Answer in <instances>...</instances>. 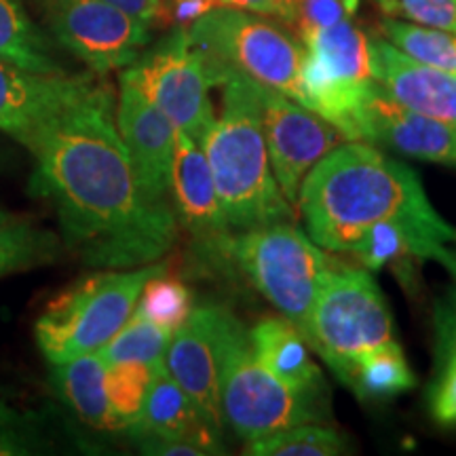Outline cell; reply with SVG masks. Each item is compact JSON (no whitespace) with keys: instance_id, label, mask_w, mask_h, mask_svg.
<instances>
[{"instance_id":"obj_32","label":"cell","mask_w":456,"mask_h":456,"mask_svg":"<svg viewBox=\"0 0 456 456\" xmlns=\"http://www.w3.org/2000/svg\"><path fill=\"white\" fill-rule=\"evenodd\" d=\"M138 446L144 454L159 456H212L226 452L220 442V431L214 427L171 440H144L138 442Z\"/></svg>"},{"instance_id":"obj_22","label":"cell","mask_w":456,"mask_h":456,"mask_svg":"<svg viewBox=\"0 0 456 456\" xmlns=\"http://www.w3.org/2000/svg\"><path fill=\"white\" fill-rule=\"evenodd\" d=\"M0 61L38 74L66 72L20 0H0Z\"/></svg>"},{"instance_id":"obj_1","label":"cell","mask_w":456,"mask_h":456,"mask_svg":"<svg viewBox=\"0 0 456 456\" xmlns=\"http://www.w3.org/2000/svg\"><path fill=\"white\" fill-rule=\"evenodd\" d=\"M30 152L37 161L32 192L53 205L64 243L85 265L135 269L174 248V208L142 191L104 81L51 118Z\"/></svg>"},{"instance_id":"obj_4","label":"cell","mask_w":456,"mask_h":456,"mask_svg":"<svg viewBox=\"0 0 456 456\" xmlns=\"http://www.w3.org/2000/svg\"><path fill=\"white\" fill-rule=\"evenodd\" d=\"M205 262L241 273L306 338L313 305L336 262L294 222L231 231Z\"/></svg>"},{"instance_id":"obj_8","label":"cell","mask_w":456,"mask_h":456,"mask_svg":"<svg viewBox=\"0 0 456 456\" xmlns=\"http://www.w3.org/2000/svg\"><path fill=\"white\" fill-rule=\"evenodd\" d=\"M330 391H296L256 359L249 334L239 323L226 346L220 380L222 419L245 442L296 425L330 420Z\"/></svg>"},{"instance_id":"obj_6","label":"cell","mask_w":456,"mask_h":456,"mask_svg":"<svg viewBox=\"0 0 456 456\" xmlns=\"http://www.w3.org/2000/svg\"><path fill=\"white\" fill-rule=\"evenodd\" d=\"M165 271V262L135 269H104L64 289L49 302L34 326L45 359L64 363L100 351L134 315L148 279Z\"/></svg>"},{"instance_id":"obj_10","label":"cell","mask_w":456,"mask_h":456,"mask_svg":"<svg viewBox=\"0 0 456 456\" xmlns=\"http://www.w3.org/2000/svg\"><path fill=\"white\" fill-rule=\"evenodd\" d=\"M121 78L135 85L175 129L201 144L216 118L209 100L212 83L188 43L186 28L175 26L155 47L142 51Z\"/></svg>"},{"instance_id":"obj_23","label":"cell","mask_w":456,"mask_h":456,"mask_svg":"<svg viewBox=\"0 0 456 456\" xmlns=\"http://www.w3.org/2000/svg\"><path fill=\"white\" fill-rule=\"evenodd\" d=\"M345 385L362 399L387 402L414 389L416 376L399 342L363 353L346 374Z\"/></svg>"},{"instance_id":"obj_31","label":"cell","mask_w":456,"mask_h":456,"mask_svg":"<svg viewBox=\"0 0 456 456\" xmlns=\"http://www.w3.org/2000/svg\"><path fill=\"white\" fill-rule=\"evenodd\" d=\"M387 17L456 34V0H374Z\"/></svg>"},{"instance_id":"obj_12","label":"cell","mask_w":456,"mask_h":456,"mask_svg":"<svg viewBox=\"0 0 456 456\" xmlns=\"http://www.w3.org/2000/svg\"><path fill=\"white\" fill-rule=\"evenodd\" d=\"M258 106L273 174L283 197L298 212L300 186L306 174L340 146L345 135L317 112L260 83Z\"/></svg>"},{"instance_id":"obj_30","label":"cell","mask_w":456,"mask_h":456,"mask_svg":"<svg viewBox=\"0 0 456 456\" xmlns=\"http://www.w3.org/2000/svg\"><path fill=\"white\" fill-rule=\"evenodd\" d=\"M359 9V0H285L281 20L296 38L306 34L338 24V21L353 20Z\"/></svg>"},{"instance_id":"obj_28","label":"cell","mask_w":456,"mask_h":456,"mask_svg":"<svg viewBox=\"0 0 456 456\" xmlns=\"http://www.w3.org/2000/svg\"><path fill=\"white\" fill-rule=\"evenodd\" d=\"M192 309H195V305H192V294L186 288V283L161 273V275L148 279L134 313L157 323L159 328L175 332L186 322Z\"/></svg>"},{"instance_id":"obj_5","label":"cell","mask_w":456,"mask_h":456,"mask_svg":"<svg viewBox=\"0 0 456 456\" xmlns=\"http://www.w3.org/2000/svg\"><path fill=\"white\" fill-rule=\"evenodd\" d=\"M186 34L212 87L241 74L298 102L302 43L269 17L216 7L186 26Z\"/></svg>"},{"instance_id":"obj_13","label":"cell","mask_w":456,"mask_h":456,"mask_svg":"<svg viewBox=\"0 0 456 456\" xmlns=\"http://www.w3.org/2000/svg\"><path fill=\"white\" fill-rule=\"evenodd\" d=\"M235 313L224 306L199 305L182 326L171 334L165 370L197 402L212 423L222 429L220 380L226 346L239 326Z\"/></svg>"},{"instance_id":"obj_2","label":"cell","mask_w":456,"mask_h":456,"mask_svg":"<svg viewBox=\"0 0 456 456\" xmlns=\"http://www.w3.org/2000/svg\"><path fill=\"white\" fill-rule=\"evenodd\" d=\"M298 212L309 237L330 254H346L380 222L402 224L440 248H456V228L433 208L419 174L366 142L336 146L306 174Z\"/></svg>"},{"instance_id":"obj_34","label":"cell","mask_w":456,"mask_h":456,"mask_svg":"<svg viewBox=\"0 0 456 456\" xmlns=\"http://www.w3.org/2000/svg\"><path fill=\"white\" fill-rule=\"evenodd\" d=\"M433 328H436V363L456 357V283L436 302L433 313Z\"/></svg>"},{"instance_id":"obj_24","label":"cell","mask_w":456,"mask_h":456,"mask_svg":"<svg viewBox=\"0 0 456 456\" xmlns=\"http://www.w3.org/2000/svg\"><path fill=\"white\" fill-rule=\"evenodd\" d=\"M57 252L60 241L53 232L0 208V277L49 265Z\"/></svg>"},{"instance_id":"obj_17","label":"cell","mask_w":456,"mask_h":456,"mask_svg":"<svg viewBox=\"0 0 456 456\" xmlns=\"http://www.w3.org/2000/svg\"><path fill=\"white\" fill-rule=\"evenodd\" d=\"M171 208L178 226L195 239L197 252L205 262L231 232L216 192L208 157L197 140L175 129V152L171 167Z\"/></svg>"},{"instance_id":"obj_9","label":"cell","mask_w":456,"mask_h":456,"mask_svg":"<svg viewBox=\"0 0 456 456\" xmlns=\"http://www.w3.org/2000/svg\"><path fill=\"white\" fill-rule=\"evenodd\" d=\"M302 104L332 123L346 142H357V125L374 87L368 37L353 20L319 28L300 38Z\"/></svg>"},{"instance_id":"obj_18","label":"cell","mask_w":456,"mask_h":456,"mask_svg":"<svg viewBox=\"0 0 456 456\" xmlns=\"http://www.w3.org/2000/svg\"><path fill=\"white\" fill-rule=\"evenodd\" d=\"M370 70L374 83L408 110L456 125V74L412 60L387 43L368 37Z\"/></svg>"},{"instance_id":"obj_27","label":"cell","mask_w":456,"mask_h":456,"mask_svg":"<svg viewBox=\"0 0 456 456\" xmlns=\"http://www.w3.org/2000/svg\"><path fill=\"white\" fill-rule=\"evenodd\" d=\"M169 330L159 328L157 323L148 322L138 313H134L125 326L106 342L98 351L106 366L112 363H148V366H161L165 353H167Z\"/></svg>"},{"instance_id":"obj_16","label":"cell","mask_w":456,"mask_h":456,"mask_svg":"<svg viewBox=\"0 0 456 456\" xmlns=\"http://www.w3.org/2000/svg\"><path fill=\"white\" fill-rule=\"evenodd\" d=\"M357 142L380 144L403 157L456 167V125L408 110L376 83L359 117Z\"/></svg>"},{"instance_id":"obj_14","label":"cell","mask_w":456,"mask_h":456,"mask_svg":"<svg viewBox=\"0 0 456 456\" xmlns=\"http://www.w3.org/2000/svg\"><path fill=\"white\" fill-rule=\"evenodd\" d=\"M95 81V72L38 74L0 61V131L30 151L45 125Z\"/></svg>"},{"instance_id":"obj_7","label":"cell","mask_w":456,"mask_h":456,"mask_svg":"<svg viewBox=\"0 0 456 456\" xmlns=\"http://www.w3.org/2000/svg\"><path fill=\"white\" fill-rule=\"evenodd\" d=\"M306 342L340 383L363 353L395 342L389 305L368 269L336 265L313 305Z\"/></svg>"},{"instance_id":"obj_33","label":"cell","mask_w":456,"mask_h":456,"mask_svg":"<svg viewBox=\"0 0 456 456\" xmlns=\"http://www.w3.org/2000/svg\"><path fill=\"white\" fill-rule=\"evenodd\" d=\"M431 419L446 429H456V357L437 366V376L429 387Z\"/></svg>"},{"instance_id":"obj_11","label":"cell","mask_w":456,"mask_h":456,"mask_svg":"<svg viewBox=\"0 0 456 456\" xmlns=\"http://www.w3.org/2000/svg\"><path fill=\"white\" fill-rule=\"evenodd\" d=\"M55 41L91 72L125 70L151 43V26L104 0H43Z\"/></svg>"},{"instance_id":"obj_21","label":"cell","mask_w":456,"mask_h":456,"mask_svg":"<svg viewBox=\"0 0 456 456\" xmlns=\"http://www.w3.org/2000/svg\"><path fill=\"white\" fill-rule=\"evenodd\" d=\"M51 383L85 423L104 431H123L106 395V363L98 351L53 363Z\"/></svg>"},{"instance_id":"obj_25","label":"cell","mask_w":456,"mask_h":456,"mask_svg":"<svg viewBox=\"0 0 456 456\" xmlns=\"http://www.w3.org/2000/svg\"><path fill=\"white\" fill-rule=\"evenodd\" d=\"M379 37L420 64L456 74V34L452 32L385 17L379 24Z\"/></svg>"},{"instance_id":"obj_36","label":"cell","mask_w":456,"mask_h":456,"mask_svg":"<svg viewBox=\"0 0 456 456\" xmlns=\"http://www.w3.org/2000/svg\"><path fill=\"white\" fill-rule=\"evenodd\" d=\"M216 7H228V9H243L252 11V13L265 15V17H277L281 20L285 0H212Z\"/></svg>"},{"instance_id":"obj_35","label":"cell","mask_w":456,"mask_h":456,"mask_svg":"<svg viewBox=\"0 0 456 456\" xmlns=\"http://www.w3.org/2000/svg\"><path fill=\"white\" fill-rule=\"evenodd\" d=\"M148 26H171L167 0H104Z\"/></svg>"},{"instance_id":"obj_29","label":"cell","mask_w":456,"mask_h":456,"mask_svg":"<svg viewBox=\"0 0 456 456\" xmlns=\"http://www.w3.org/2000/svg\"><path fill=\"white\" fill-rule=\"evenodd\" d=\"M161 366H148V363H112V366H106V395L123 431L138 419L148 385Z\"/></svg>"},{"instance_id":"obj_3","label":"cell","mask_w":456,"mask_h":456,"mask_svg":"<svg viewBox=\"0 0 456 456\" xmlns=\"http://www.w3.org/2000/svg\"><path fill=\"white\" fill-rule=\"evenodd\" d=\"M222 114L208 129L203 148L231 231L294 222L296 209L273 174L262 134L258 83L241 74L222 81Z\"/></svg>"},{"instance_id":"obj_26","label":"cell","mask_w":456,"mask_h":456,"mask_svg":"<svg viewBox=\"0 0 456 456\" xmlns=\"http://www.w3.org/2000/svg\"><path fill=\"white\" fill-rule=\"evenodd\" d=\"M349 452L345 436L323 423L296 425L248 442L249 456H340Z\"/></svg>"},{"instance_id":"obj_37","label":"cell","mask_w":456,"mask_h":456,"mask_svg":"<svg viewBox=\"0 0 456 456\" xmlns=\"http://www.w3.org/2000/svg\"><path fill=\"white\" fill-rule=\"evenodd\" d=\"M3 161H4V155H3V151H0V167H3Z\"/></svg>"},{"instance_id":"obj_15","label":"cell","mask_w":456,"mask_h":456,"mask_svg":"<svg viewBox=\"0 0 456 456\" xmlns=\"http://www.w3.org/2000/svg\"><path fill=\"white\" fill-rule=\"evenodd\" d=\"M117 127L144 195L155 203L171 205L175 127L135 85L123 78L117 104Z\"/></svg>"},{"instance_id":"obj_19","label":"cell","mask_w":456,"mask_h":456,"mask_svg":"<svg viewBox=\"0 0 456 456\" xmlns=\"http://www.w3.org/2000/svg\"><path fill=\"white\" fill-rule=\"evenodd\" d=\"M248 334L256 359L281 383L305 393L328 391L323 372L311 359L309 342L292 322L265 317Z\"/></svg>"},{"instance_id":"obj_20","label":"cell","mask_w":456,"mask_h":456,"mask_svg":"<svg viewBox=\"0 0 456 456\" xmlns=\"http://www.w3.org/2000/svg\"><path fill=\"white\" fill-rule=\"evenodd\" d=\"M208 427L218 429L197 406L195 399L171 379L163 363L148 385L138 419L125 431L135 442H144L191 436V433H199Z\"/></svg>"}]
</instances>
